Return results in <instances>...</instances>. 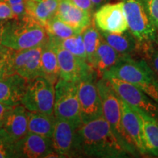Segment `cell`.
Segmentation results:
<instances>
[{"mask_svg":"<svg viewBox=\"0 0 158 158\" xmlns=\"http://www.w3.org/2000/svg\"><path fill=\"white\" fill-rule=\"evenodd\" d=\"M121 100L133 108L139 109L158 121V102L130 83L116 78H108Z\"/></svg>","mask_w":158,"mask_h":158,"instance_id":"ba28073f","label":"cell"},{"mask_svg":"<svg viewBox=\"0 0 158 158\" xmlns=\"http://www.w3.org/2000/svg\"><path fill=\"white\" fill-rule=\"evenodd\" d=\"M56 116L40 112H28V133L37 134L47 138L52 137Z\"/></svg>","mask_w":158,"mask_h":158,"instance_id":"603a6c76","label":"cell"},{"mask_svg":"<svg viewBox=\"0 0 158 158\" xmlns=\"http://www.w3.org/2000/svg\"><path fill=\"white\" fill-rule=\"evenodd\" d=\"M13 107V106H8V105H6L0 102V128L2 127L6 117L10 112Z\"/></svg>","mask_w":158,"mask_h":158,"instance_id":"e575fe53","label":"cell"},{"mask_svg":"<svg viewBox=\"0 0 158 158\" xmlns=\"http://www.w3.org/2000/svg\"><path fill=\"white\" fill-rule=\"evenodd\" d=\"M59 0H26L27 14L45 25L56 15Z\"/></svg>","mask_w":158,"mask_h":158,"instance_id":"44dd1931","label":"cell"},{"mask_svg":"<svg viewBox=\"0 0 158 158\" xmlns=\"http://www.w3.org/2000/svg\"><path fill=\"white\" fill-rule=\"evenodd\" d=\"M97 78L98 76L94 74L77 83L80 116L83 123L102 116L101 100L96 84Z\"/></svg>","mask_w":158,"mask_h":158,"instance_id":"30bf717a","label":"cell"},{"mask_svg":"<svg viewBox=\"0 0 158 158\" xmlns=\"http://www.w3.org/2000/svg\"><path fill=\"white\" fill-rule=\"evenodd\" d=\"M102 77L116 78L130 83L158 102L157 76L143 58L136 59L133 56H123Z\"/></svg>","mask_w":158,"mask_h":158,"instance_id":"7a4b0ae2","label":"cell"},{"mask_svg":"<svg viewBox=\"0 0 158 158\" xmlns=\"http://www.w3.org/2000/svg\"><path fill=\"white\" fill-rule=\"evenodd\" d=\"M79 125L68 120L56 118L51 140L54 152L59 157H68L78 155L76 132Z\"/></svg>","mask_w":158,"mask_h":158,"instance_id":"8fae6325","label":"cell"},{"mask_svg":"<svg viewBox=\"0 0 158 158\" xmlns=\"http://www.w3.org/2000/svg\"><path fill=\"white\" fill-rule=\"evenodd\" d=\"M141 122L143 141L147 153L158 156V121L147 113L133 108Z\"/></svg>","mask_w":158,"mask_h":158,"instance_id":"ffe728a7","label":"cell"},{"mask_svg":"<svg viewBox=\"0 0 158 158\" xmlns=\"http://www.w3.org/2000/svg\"><path fill=\"white\" fill-rule=\"evenodd\" d=\"M92 1V4H93V6H96V7H99L103 4L106 0H91Z\"/></svg>","mask_w":158,"mask_h":158,"instance_id":"d590c367","label":"cell"},{"mask_svg":"<svg viewBox=\"0 0 158 158\" xmlns=\"http://www.w3.org/2000/svg\"><path fill=\"white\" fill-rule=\"evenodd\" d=\"M94 23L99 30L105 32L121 33L128 30L122 2L101 6L94 13Z\"/></svg>","mask_w":158,"mask_h":158,"instance_id":"7c38bea8","label":"cell"},{"mask_svg":"<svg viewBox=\"0 0 158 158\" xmlns=\"http://www.w3.org/2000/svg\"><path fill=\"white\" fill-rule=\"evenodd\" d=\"M96 84L101 100L102 116L128 155H135L138 150L122 126L120 98L107 78H100Z\"/></svg>","mask_w":158,"mask_h":158,"instance_id":"277c9868","label":"cell"},{"mask_svg":"<svg viewBox=\"0 0 158 158\" xmlns=\"http://www.w3.org/2000/svg\"><path fill=\"white\" fill-rule=\"evenodd\" d=\"M55 16L81 32L91 23L90 13L75 6L70 0H59Z\"/></svg>","mask_w":158,"mask_h":158,"instance_id":"e0dca14e","label":"cell"},{"mask_svg":"<svg viewBox=\"0 0 158 158\" xmlns=\"http://www.w3.org/2000/svg\"><path fill=\"white\" fill-rule=\"evenodd\" d=\"M48 40L45 27L27 15L21 19L5 21L1 44L13 50L21 51L41 47Z\"/></svg>","mask_w":158,"mask_h":158,"instance_id":"3957f363","label":"cell"},{"mask_svg":"<svg viewBox=\"0 0 158 158\" xmlns=\"http://www.w3.org/2000/svg\"><path fill=\"white\" fill-rule=\"evenodd\" d=\"M16 19V17L10 6L7 3L0 0V21Z\"/></svg>","mask_w":158,"mask_h":158,"instance_id":"d6a6232c","label":"cell"},{"mask_svg":"<svg viewBox=\"0 0 158 158\" xmlns=\"http://www.w3.org/2000/svg\"><path fill=\"white\" fill-rule=\"evenodd\" d=\"M102 39L122 56H133L138 53L140 43L130 31L109 33L100 31Z\"/></svg>","mask_w":158,"mask_h":158,"instance_id":"d6986e66","label":"cell"},{"mask_svg":"<svg viewBox=\"0 0 158 158\" xmlns=\"http://www.w3.org/2000/svg\"><path fill=\"white\" fill-rule=\"evenodd\" d=\"M10 6L12 11L13 12L16 19H21L27 15L25 7L26 0H2Z\"/></svg>","mask_w":158,"mask_h":158,"instance_id":"1f68e13d","label":"cell"},{"mask_svg":"<svg viewBox=\"0 0 158 158\" xmlns=\"http://www.w3.org/2000/svg\"><path fill=\"white\" fill-rule=\"evenodd\" d=\"M12 49L0 45V80L15 74L12 68Z\"/></svg>","mask_w":158,"mask_h":158,"instance_id":"f1b7e54d","label":"cell"},{"mask_svg":"<svg viewBox=\"0 0 158 158\" xmlns=\"http://www.w3.org/2000/svg\"><path fill=\"white\" fill-rule=\"evenodd\" d=\"M156 43L157 42L140 44L138 53L143 55V59L158 77V48L155 46Z\"/></svg>","mask_w":158,"mask_h":158,"instance_id":"83f0119b","label":"cell"},{"mask_svg":"<svg viewBox=\"0 0 158 158\" xmlns=\"http://www.w3.org/2000/svg\"><path fill=\"white\" fill-rule=\"evenodd\" d=\"M14 155L15 157L24 158L59 157L54 152L51 138L31 133L15 142Z\"/></svg>","mask_w":158,"mask_h":158,"instance_id":"4fadbf2b","label":"cell"},{"mask_svg":"<svg viewBox=\"0 0 158 158\" xmlns=\"http://www.w3.org/2000/svg\"><path fill=\"white\" fill-rule=\"evenodd\" d=\"M54 114L56 118L81 124L78 86L76 83L59 78L54 85Z\"/></svg>","mask_w":158,"mask_h":158,"instance_id":"8992f818","label":"cell"},{"mask_svg":"<svg viewBox=\"0 0 158 158\" xmlns=\"http://www.w3.org/2000/svg\"><path fill=\"white\" fill-rule=\"evenodd\" d=\"M128 29L140 44L157 42V29L150 21L141 0H122Z\"/></svg>","mask_w":158,"mask_h":158,"instance_id":"5b68a950","label":"cell"},{"mask_svg":"<svg viewBox=\"0 0 158 158\" xmlns=\"http://www.w3.org/2000/svg\"><path fill=\"white\" fill-rule=\"evenodd\" d=\"M28 112L23 105L13 106L2 125L4 130L16 142L28 133Z\"/></svg>","mask_w":158,"mask_h":158,"instance_id":"ac0fdd59","label":"cell"},{"mask_svg":"<svg viewBox=\"0 0 158 158\" xmlns=\"http://www.w3.org/2000/svg\"><path fill=\"white\" fill-rule=\"evenodd\" d=\"M121 109L122 122L124 131L131 139L138 152L145 155L147 152L144 147L141 122L138 116L133 108L122 100H121Z\"/></svg>","mask_w":158,"mask_h":158,"instance_id":"2e32d148","label":"cell"},{"mask_svg":"<svg viewBox=\"0 0 158 158\" xmlns=\"http://www.w3.org/2000/svg\"><path fill=\"white\" fill-rule=\"evenodd\" d=\"M15 143L9 134L2 127L0 128V158L15 157Z\"/></svg>","mask_w":158,"mask_h":158,"instance_id":"f546056e","label":"cell"},{"mask_svg":"<svg viewBox=\"0 0 158 158\" xmlns=\"http://www.w3.org/2000/svg\"><path fill=\"white\" fill-rule=\"evenodd\" d=\"M70 1L75 6L89 13L94 7L91 0H70Z\"/></svg>","mask_w":158,"mask_h":158,"instance_id":"836d02e7","label":"cell"},{"mask_svg":"<svg viewBox=\"0 0 158 158\" xmlns=\"http://www.w3.org/2000/svg\"><path fill=\"white\" fill-rule=\"evenodd\" d=\"M49 43L56 51L60 78L77 84L82 79L96 74L86 61L74 56L50 39Z\"/></svg>","mask_w":158,"mask_h":158,"instance_id":"9c48e42d","label":"cell"},{"mask_svg":"<svg viewBox=\"0 0 158 158\" xmlns=\"http://www.w3.org/2000/svg\"><path fill=\"white\" fill-rule=\"evenodd\" d=\"M40 65L42 76L48 79L49 81L55 85L60 78L59 68L56 51L49 43V40L48 42L42 46Z\"/></svg>","mask_w":158,"mask_h":158,"instance_id":"cb8c5ba5","label":"cell"},{"mask_svg":"<svg viewBox=\"0 0 158 158\" xmlns=\"http://www.w3.org/2000/svg\"><path fill=\"white\" fill-rule=\"evenodd\" d=\"M54 98V84L38 76L29 81L21 104L29 111L53 114Z\"/></svg>","mask_w":158,"mask_h":158,"instance_id":"52a82bcc","label":"cell"},{"mask_svg":"<svg viewBox=\"0 0 158 158\" xmlns=\"http://www.w3.org/2000/svg\"><path fill=\"white\" fill-rule=\"evenodd\" d=\"M29 81L13 74L0 80V102L11 106L21 104Z\"/></svg>","mask_w":158,"mask_h":158,"instance_id":"9a60e30c","label":"cell"},{"mask_svg":"<svg viewBox=\"0 0 158 158\" xmlns=\"http://www.w3.org/2000/svg\"><path fill=\"white\" fill-rule=\"evenodd\" d=\"M150 21L158 29V0H141Z\"/></svg>","mask_w":158,"mask_h":158,"instance_id":"4dcf8cb0","label":"cell"},{"mask_svg":"<svg viewBox=\"0 0 158 158\" xmlns=\"http://www.w3.org/2000/svg\"><path fill=\"white\" fill-rule=\"evenodd\" d=\"M81 33L65 39H56L50 36H49V39L54 43L60 45L65 50L68 51L74 56L86 61V50H85Z\"/></svg>","mask_w":158,"mask_h":158,"instance_id":"484cf974","label":"cell"},{"mask_svg":"<svg viewBox=\"0 0 158 158\" xmlns=\"http://www.w3.org/2000/svg\"><path fill=\"white\" fill-rule=\"evenodd\" d=\"M76 133L78 155L114 158L128 155L103 116L89 122H81Z\"/></svg>","mask_w":158,"mask_h":158,"instance_id":"6da1fadb","label":"cell"},{"mask_svg":"<svg viewBox=\"0 0 158 158\" xmlns=\"http://www.w3.org/2000/svg\"><path fill=\"white\" fill-rule=\"evenodd\" d=\"M44 27L48 36L56 39H65L81 33V31L73 28L56 16L52 18Z\"/></svg>","mask_w":158,"mask_h":158,"instance_id":"4316f807","label":"cell"},{"mask_svg":"<svg viewBox=\"0 0 158 158\" xmlns=\"http://www.w3.org/2000/svg\"><path fill=\"white\" fill-rule=\"evenodd\" d=\"M157 43L158 44V29H157Z\"/></svg>","mask_w":158,"mask_h":158,"instance_id":"74e56055","label":"cell"},{"mask_svg":"<svg viewBox=\"0 0 158 158\" xmlns=\"http://www.w3.org/2000/svg\"><path fill=\"white\" fill-rule=\"evenodd\" d=\"M41 51L42 46L21 51L12 49L11 62L13 73L29 81L42 76Z\"/></svg>","mask_w":158,"mask_h":158,"instance_id":"5bb4252c","label":"cell"},{"mask_svg":"<svg viewBox=\"0 0 158 158\" xmlns=\"http://www.w3.org/2000/svg\"><path fill=\"white\" fill-rule=\"evenodd\" d=\"M81 34L86 50V62L92 67L94 62V55L102 40V35L99 29L95 27L94 22L90 23V24L83 30Z\"/></svg>","mask_w":158,"mask_h":158,"instance_id":"d4e9b609","label":"cell"},{"mask_svg":"<svg viewBox=\"0 0 158 158\" xmlns=\"http://www.w3.org/2000/svg\"><path fill=\"white\" fill-rule=\"evenodd\" d=\"M122 57L102 39L94 55L92 68L96 73L98 78H100L105 72L115 65Z\"/></svg>","mask_w":158,"mask_h":158,"instance_id":"7402d4cb","label":"cell"},{"mask_svg":"<svg viewBox=\"0 0 158 158\" xmlns=\"http://www.w3.org/2000/svg\"><path fill=\"white\" fill-rule=\"evenodd\" d=\"M5 21H0V45L1 44V40H2V30H3V27L4 23H5Z\"/></svg>","mask_w":158,"mask_h":158,"instance_id":"8d00e7d4","label":"cell"}]
</instances>
